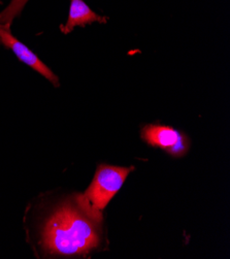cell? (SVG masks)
<instances>
[{
  "label": "cell",
  "mask_w": 230,
  "mask_h": 259,
  "mask_svg": "<svg viewBox=\"0 0 230 259\" xmlns=\"http://www.w3.org/2000/svg\"><path fill=\"white\" fill-rule=\"evenodd\" d=\"M101 222L94 220L76 201H65L45 221L41 247L51 256H83L99 247Z\"/></svg>",
  "instance_id": "obj_1"
},
{
  "label": "cell",
  "mask_w": 230,
  "mask_h": 259,
  "mask_svg": "<svg viewBox=\"0 0 230 259\" xmlns=\"http://www.w3.org/2000/svg\"><path fill=\"white\" fill-rule=\"evenodd\" d=\"M133 169L132 166L99 165L85 193L74 195L76 201L94 220L102 222V211L120 191L127 177Z\"/></svg>",
  "instance_id": "obj_2"
},
{
  "label": "cell",
  "mask_w": 230,
  "mask_h": 259,
  "mask_svg": "<svg viewBox=\"0 0 230 259\" xmlns=\"http://www.w3.org/2000/svg\"><path fill=\"white\" fill-rule=\"evenodd\" d=\"M141 137L148 145L166 152L174 158L185 156L190 149L189 138L167 125L148 124L142 128Z\"/></svg>",
  "instance_id": "obj_3"
},
{
  "label": "cell",
  "mask_w": 230,
  "mask_h": 259,
  "mask_svg": "<svg viewBox=\"0 0 230 259\" xmlns=\"http://www.w3.org/2000/svg\"><path fill=\"white\" fill-rule=\"evenodd\" d=\"M0 44L14 52V54L25 64L39 72L47 80H49L55 87H59L58 76L51 70L39 58L31 52L26 46L18 40L12 33L9 27L0 24Z\"/></svg>",
  "instance_id": "obj_4"
},
{
  "label": "cell",
  "mask_w": 230,
  "mask_h": 259,
  "mask_svg": "<svg viewBox=\"0 0 230 259\" xmlns=\"http://www.w3.org/2000/svg\"><path fill=\"white\" fill-rule=\"evenodd\" d=\"M106 17H101L94 13L83 0H70L69 15L66 24L61 27V30L64 34H68L73 30L76 26L85 27L87 24H91L93 22L106 23Z\"/></svg>",
  "instance_id": "obj_5"
},
{
  "label": "cell",
  "mask_w": 230,
  "mask_h": 259,
  "mask_svg": "<svg viewBox=\"0 0 230 259\" xmlns=\"http://www.w3.org/2000/svg\"><path fill=\"white\" fill-rule=\"evenodd\" d=\"M27 3L28 0H12L10 6L4 12L0 13V24L11 28L13 20L21 14Z\"/></svg>",
  "instance_id": "obj_6"
}]
</instances>
